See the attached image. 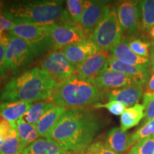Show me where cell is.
<instances>
[{
    "mask_svg": "<svg viewBox=\"0 0 154 154\" xmlns=\"http://www.w3.org/2000/svg\"><path fill=\"white\" fill-rule=\"evenodd\" d=\"M99 116L89 108L66 109L48 135L61 148L72 154H83L101 129Z\"/></svg>",
    "mask_w": 154,
    "mask_h": 154,
    "instance_id": "6da1fadb",
    "label": "cell"
},
{
    "mask_svg": "<svg viewBox=\"0 0 154 154\" xmlns=\"http://www.w3.org/2000/svg\"><path fill=\"white\" fill-rule=\"evenodd\" d=\"M2 14L14 24H73L63 7V2L60 0L4 2Z\"/></svg>",
    "mask_w": 154,
    "mask_h": 154,
    "instance_id": "7a4b0ae2",
    "label": "cell"
},
{
    "mask_svg": "<svg viewBox=\"0 0 154 154\" xmlns=\"http://www.w3.org/2000/svg\"><path fill=\"white\" fill-rule=\"evenodd\" d=\"M56 84L47 72L34 67L9 81L0 94V100L3 102L32 103L49 99Z\"/></svg>",
    "mask_w": 154,
    "mask_h": 154,
    "instance_id": "3957f363",
    "label": "cell"
},
{
    "mask_svg": "<svg viewBox=\"0 0 154 154\" xmlns=\"http://www.w3.org/2000/svg\"><path fill=\"white\" fill-rule=\"evenodd\" d=\"M107 93L93 81L81 79L74 75L64 82L57 83L49 99L55 106L66 109L88 108L104 101Z\"/></svg>",
    "mask_w": 154,
    "mask_h": 154,
    "instance_id": "277c9868",
    "label": "cell"
},
{
    "mask_svg": "<svg viewBox=\"0 0 154 154\" xmlns=\"http://www.w3.org/2000/svg\"><path fill=\"white\" fill-rule=\"evenodd\" d=\"M50 29L51 24H15L9 34L24 40L35 57H42L54 49Z\"/></svg>",
    "mask_w": 154,
    "mask_h": 154,
    "instance_id": "5b68a950",
    "label": "cell"
},
{
    "mask_svg": "<svg viewBox=\"0 0 154 154\" xmlns=\"http://www.w3.org/2000/svg\"><path fill=\"white\" fill-rule=\"evenodd\" d=\"M90 38L99 51H106L118 45L123 39L115 6L110 5L106 14L91 34Z\"/></svg>",
    "mask_w": 154,
    "mask_h": 154,
    "instance_id": "8992f818",
    "label": "cell"
},
{
    "mask_svg": "<svg viewBox=\"0 0 154 154\" xmlns=\"http://www.w3.org/2000/svg\"><path fill=\"white\" fill-rule=\"evenodd\" d=\"M34 58L33 51L24 40L9 34L5 52V64L9 72H20L32 64Z\"/></svg>",
    "mask_w": 154,
    "mask_h": 154,
    "instance_id": "52a82bcc",
    "label": "cell"
},
{
    "mask_svg": "<svg viewBox=\"0 0 154 154\" xmlns=\"http://www.w3.org/2000/svg\"><path fill=\"white\" fill-rule=\"evenodd\" d=\"M115 9L124 38H134L141 31L140 12L138 1H120Z\"/></svg>",
    "mask_w": 154,
    "mask_h": 154,
    "instance_id": "ba28073f",
    "label": "cell"
},
{
    "mask_svg": "<svg viewBox=\"0 0 154 154\" xmlns=\"http://www.w3.org/2000/svg\"><path fill=\"white\" fill-rule=\"evenodd\" d=\"M40 67L56 81L64 82L75 74L76 69L61 50H54L44 57Z\"/></svg>",
    "mask_w": 154,
    "mask_h": 154,
    "instance_id": "9c48e42d",
    "label": "cell"
},
{
    "mask_svg": "<svg viewBox=\"0 0 154 154\" xmlns=\"http://www.w3.org/2000/svg\"><path fill=\"white\" fill-rule=\"evenodd\" d=\"M51 41L54 50L63 49L72 44L90 39V36L79 25L74 24H51Z\"/></svg>",
    "mask_w": 154,
    "mask_h": 154,
    "instance_id": "30bf717a",
    "label": "cell"
},
{
    "mask_svg": "<svg viewBox=\"0 0 154 154\" xmlns=\"http://www.w3.org/2000/svg\"><path fill=\"white\" fill-rule=\"evenodd\" d=\"M110 5L106 1H85L79 26L88 35L91 36V34L106 14Z\"/></svg>",
    "mask_w": 154,
    "mask_h": 154,
    "instance_id": "8fae6325",
    "label": "cell"
},
{
    "mask_svg": "<svg viewBox=\"0 0 154 154\" xmlns=\"http://www.w3.org/2000/svg\"><path fill=\"white\" fill-rule=\"evenodd\" d=\"M110 54L106 51H99L82 62L76 68L75 76L83 80H95L107 70Z\"/></svg>",
    "mask_w": 154,
    "mask_h": 154,
    "instance_id": "7c38bea8",
    "label": "cell"
},
{
    "mask_svg": "<svg viewBox=\"0 0 154 154\" xmlns=\"http://www.w3.org/2000/svg\"><path fill=\"white\" fill-rule=\"evenodd\" d=\"M93 82L99 88L107 92L128 86L142 87L139 82L133 77L122 73L109 70L102 73Z\"/></svg>",
    "mask_w": 154,
    "mask_h": 154,
    "instance_id": "4fadbf2b",
    "label": "cell"
},
{
    "mask_svg": "<svg viewBox=\"0 0 154 154\" xmlns=\"http://www.w3.org/2000/svg\"><path fill=\"white\" fill-rule=\"evenodd\" d=\"M107 70L122 73L131 76L137 80L143 88L147 84L151 73V65L133 66L117 60L111 56L109 59Z\"/></svg>",
    "mask_w": 154,
    "mask_h": 154,
    "instance_id": "5bb4252c",
    "label": "cell"
},
{
    "mask_svg": "<svg viewBox=\"0 0 154 154\" xmlns=\"http://www.w3.org/2000/svg\"><path fill=\"white\" fill-rule=\"evenodd\" d=\"M62 51L70 63L76 69L88 58L98 53L99 51L90 38L69 46L64 48Z\"/></svg>",
    "mask_w": 154,
    "mask_h": 154,
    "instance_id": "9a60e30c",
    "label": "cell"
},
{
    "mask_svg": "<svg viewBox=\"0 0 154 154\" xmlns=\"http://www.w3.org/2000/svg\"><path fill=\"white\" fill-rule=\"evenodd\" d=\"M109 53L111 57L127 64L133 66L151 65V61L149 58L140 57L133 52L128 47L126 38H123L121 43L113 47Z\"/></svg>",
    "mask_w": 154,
    "mask_h": 154,
    "instance_id": "2e32d148",
    "label": "cell"
},
{
    "mask_svg": "<svg viewBox=\"0 0 154 154\" xmlns=\"http://www.w3.org/2000/svg\"><path fill=\"white\" fill-rule=\"evenodd\" d=\"M143 96V88L140 86H128L108 91L109 101H116L126 106H134L138 104Z\"/></svg>",
    "mask_w": 154,
    "mask_h": 154,
    "instance_id": "e0dca14e",
    "label": "cell"
},
{
    "mask_svg": "<svg viewBox=\"0 0 154 154\" xmlns=\"http://www.w3.org/2000/svg\"><path fill=\"white\" fill-rule=\"evenodd\" d=\"M105 142L111 149L118 154L124 153L131 146H134L131 135L118 127L111 128L107 132Z\"/></svg>",
    "mask_w": 154,
    "mask_h": 154,
    "instance_id": "ac0fdd59",
    "label": "cell"
},
{
    "mask_svg": "<svg viewBox=\"0 0 154 154\" xmlns=\"http://www.w3.org/2000/svg\"><path fill=\"white\" fill-rule=\"evenodd\" d=\"M66 111V109L64 108L55 105L49 109L36 125V129L38 136L47 138L53 127Z\"/></svg>",
    "mask_w": 154,
    "mask_h": 154,
    "instance_id": "d6986e66",
    "label": "cell"
},
{
    "mask_svg": "<svg viewBox=\"0 0 154 154\" xmlns=\"http://www.w3.org/2000/svg\"><path fill=\"white\" fill-rule=\"evenodd\" d=\"M32 106L31 102H3L0 103V116L9 122L16 123L24 116Z\"/></svg>",
    "mask_w": 154,
    "mask_h": 154,
    "instance_id": "ffe728a7",
    "label": "cell"
},
{
    "mask_svg": "<svg viewBox=\"0 0 154 154\" xmlns=\"http://www.w3.org/2000/svg\"><path fill=\"white\" fill-rule=\"evenodd\" d=\"M22 154H72L64 151L52 140L38 138L23 151Z\"/></svg>",
    "mask_w": 154,
    "mask_h": 154,
    "instance_id": "44dd1931",
    "label": "cell"
},
{
    "mask_svg": "<svg viewBox=\"0 0 154 154\" xmlns=\"http://www.w3.org/2000/svg\"><path fill=\"white\" fill-rule=\"evenodd\" d=\"M144 118V107L143 104H138L126 109L121 115V129L124 131L139 124Z\"/></svg>",
    "mask_w": 154,
    "mask_h": 154,
    "instance_id": "7402d4cb",
    "label": "cell"
},
{
    "mask_svg": "<svg viewBox=\"0 0 154 154\" xmlns=\"http://www.w3.org/2000/svg\"><path fill=\"white\" fill-rule=\"evenodd\" d=\"M16 124L21 148L23 152L27 146L37 140L39 136L36 129V126L29 124L23 118L18 119Z\"/></svg>",
    "mask_w": 154,
    "mask_h": 154,
    "instance_id": "603a6c76",
    "label": "cell"
},
{
    "mask_svg": "<svg viewBox=\"0 0 154 154\" xmlns=\"http://www.w3.org/2000/svg\"><path fill=\"white\" fill-rule=\"evenodd\" d=\"M141 31L149 32L154 26V0L138 1Z\"/></svg>",
    "mask_w": 154,
    "mask_h": 154,
    "instance_id": "cb8c5ba5",
    "label": "cell"
},
{
    "mask_svg": "<svg viewBox=\"0 0 154 154\" xmlns=\"http://www.w3.org/2000/svg\"><path fill=\"white\" fill-rule=\"evenodd\" d=\"M54 105L52 102L47 101H37L29 109L22 117L29 124L36 126L47 111Z\"/></svg>",
    "mask_w": 154,
    "mask_h": 154,
    "instance_id": "d4e9b609",
    "label": "cell"
},
{
    "mask_svg": "<svg viewBox=\"0 0 154 154\" xmlns=\"http://www.w3.org/2000/svg\"><path fill=\"white\" fill-rule=\"evenodd\" d=\"M84 0H67L66 9L70 21L73 24L79 25L84 8Z\"/></svg>",
    "mask_w": 154,
    "mask_h": 154,
    "instance_id": "484cf974",
    "label": "cell"
},
{
    "mask_svg": "<svg viewBox=\"0 0 154 154\" xmlns=\"http://www.w3.org/2000/svg\"><path fill=\"white\" fill-rule=\"evenodd\" d=\"M20 141L17 128L10 137L5 140L0 146V154H22Z\"/></svg>",
    "mask_w": 154,
    "mask_h": 154,
    "instance_id": "4316f807",
    "label": "cell"
},
{
    "mask_svg": "<svg viewBox=\"0 0 154 154\" xmlns=\"http://www.w3.org/2000/svg\"><path fill=\"white\" fill-rule=\"evenodd\" d=\"M128 47L135 54L140 57L149 58L150 57V47L151 43L143 41L140 38H126Z\"/></svg>",
    "mask_w": 154,
    "mask_h": 154,
    "instance_id": "83f0119b",
    "label": "cell"
},
{
    "mask_svg": "<svg viewBox=\"0 0 154 154\" xmlns=\"http://www.w3.org/2000/svg\"><path fill=\"white\" fill-rule=\"evenodd\" d=\"M9 39V33L0 34V84L7 78L9 72L5 64V52Z\"/></svg>",
    "mask_w": 154,
    "mask_h": 154,
    "instance_id": "f1b7e54d",
    "label": "cell"
},
{
    "mask_svg": "<svg viewBox=\"0 0 154 154\" xmlns=\"http://www.w3.org/2000/svg\"><path fill=\"white\" fill-rule=\"evenodd\" d=\"M153 136H154V120L144 123L143 126L131 135V139L134 146L140 140Z\"/></svg>",
    "mask_w": 154,
    "mask_h": 154,
    "instance_id": "f546056e",
    "label": "cell"
},
{
    "mask_svg": "<svg viewBox=\"0 0 154 154\" xmlns=\"http://www.w3.org/2000/svg\"><path fill=\"white\" fill-rule=\"evenodd\" d=\"M131 150L136 154H154V136L137 142Z\"/></svg>",
    "mask_w": 154,
    "mask_h": 154,
    "instance_id": "4dcf8cb0",
    "label": "cell"
},
{
    "mask_svg": "<svg viewBox=\"0 0 154 154\" xmlns=\"http://www.w3.org/2000/svg\"><path fill=\"white\" fill-rule=\"evenodd\" d=\"M143 106L144 107V123L154 120V94H143Z\"/></svg>",
    "mask_w": 154,
    "mask_h": 154,
    "instance_id": "1f68e13d",
    "label": "cell"
},
{
    "mask_svg": "<svg viewBox=\"0 0 154 154\" xmlns=\"http://www.w3.org/2000/svg\"><path fill=\"white\" fill-rule=\"evenodd\" d=\"M94 109H106L111 113L115 116L121 115L126 109V106L122 103L116 101H109L106 103H99L94 106Z\"/></svg>",
    "mask_w": 154,
    "mask_h": 154,
    "instance_id": "d6a6232c",
    "label": "cell"
},
{
    "mask_svg": "<svg viewBox=\"0 0 154 154\" xmlns=\"http://www.w3.org/2000/svg\"><path fill=\"white\" fill-rule=\"evenodd\" d=\"M14 23L10 19L7 18L2 14H0V34L7 33V32L9 33L14 27Z\"/></svg>",
    "mask_w": 154,
    "mask_h": 154,
    "instance_id": "836d02e7",
    "label": "cell"
},
{
    "mask_svg": "<svg viewBox=\"0 0 154 154\" xmlns=\"http://www.w3.org/2000/svg\"><path fill=\"white\" fill-rule=\"evenodd\" d=\"M145 93L154 94V73L151 75L147 84H146Z\"/></svg>",
    "mask_w": 154,
    "mask_h": 154,
    "instance_id": "e575fe53",
    "label": "cell"
},
{
    "mask_svg": "<svg viewBox=\"0 0 154 154\" xmlns=\"http://www.w3.org/2000/svg\"><path fill=\"white\" fill-rule=\"evenodd\" d=\"M150 61H151V71L154 72V43L151 42V47H150Z\"/></svg>",
    "mask_w": 154,
    "mask_h": 154,
    "instance_id": "d590c367",
    "label": "cell"
},
{
    "mask_svg": "<svg viewBox=\"0 0 154 154\" xmlns=\"http://www.w3.org/2000/svg\"><path fill=\"white\" fill-rule=\"evenodd\" d=\"M149 35L152 40V43H154V26L151 29V30L149 31Z\"/></svg>",
    "mask_w": 154,
    "mask_h": 154,
    "instance_id": "8d00e7d4",
    "label": "cell"
},
{
    "mask_svg": "<svg viewBox=\"0 0 154 154\" xmlns=\"http://www.w3.org/2000/svg\"><path fill=\"white\" fill-rule=\"evenodd\" d=\"M3 5H4L3 2H0V14H2V13Z\"/></svg>",
    "mask_w": 154,
    "mask_h": 154,
    "instance_id": "74e56055",
    "label": "cell"
},
{
    "mask_svg": "<svg viewBox=\"0 0 154 154\" xmlns=\"http://www.w3.org/2000/svg\"><path fill=\"white\" fill-rule=\"evenodd\" d=\"M4 143V140L2 139L1 138H0V146H1L2 145V143Z\"/></svg>",
    "mask_w": 154,
    "mask_h": 154,
    "instance_id": "f35d334b",
    "label": "cell"
},
{
    "mask_svg": "<svg viewBox=\"0 0 154 154\" xmlns=\"http://www.w3.org/2000/svg\"><path fill=\"white\" fill-rule=\"evenodd\" d=\"M127 154H136V153H134V152H133V151H131H131H130L129 152H128V153H127Z\"/></svg>",
    "mask_w": 154,
    "mask_h": 154,
    "instance_id": "ab89813d",
    "label": "cell"
}]
</instances>
